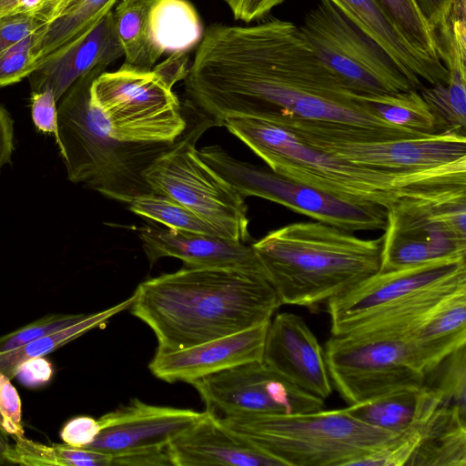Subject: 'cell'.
<instances>
[{
  "label": "cell",
  "mask_w": 466,
  "mask_h": 466,
  "mask_svg": "<svg viewBox=\"0 0 466 466\" xmlns=\"http://www.w3.org/2000/svg\"><path fill=\"white\" fill-rule=\"evenodd\" d=\"M9 445L6 433L0 427V465L5 464V452Z\"/></svg>",
  "instance_id": "cell-51"
},
{
  "label": "cell",
  "mask_w": 466,
  "mask_h": 466,
  "mask_svg": "<svg viewBox=\"0 0 466 466\" xmlns=\"http://www.w3.org/2000/svg\"><path fill=\"white\" fill-rule=\"evenodd\" d=\"M111 465L164 466L172 463L167 448L114 455Z\"/></svg>",
  "instance_id": "cell-47"
},
{
  "label": "cell",
  "mask_w": 466,
  "mask_h": 466,
  "mask_svg": "<svg viewBox=\"0 0 466 466\" xmlns=\"http://www.w3.org/2000/svg\"><path fill=\"white\" fill-rule=\"evenodd\" d=\"M167 452L172 466H282L207 410L168 444Z\"/></svg>",
  "instance_id": "cell-21"
},
{
  "label": "cell",
  "mask_w": 466,
  "mask_h": 466,
  "mask_svg": "<svg viewBox=\"0 0 466 466\" xmlns=\"http://www.w3.org/2000/svg\"><path fill=\"white\" fill-rule=\"evenodd\" d=\"M198 154L244 198H262L350 232L386 228L387 209L379 205L331 195L279 174L268 167L237 159L218 145L204 147Z\"/></svg>",
  "instance_id": "cell-11"
},
{
  "label": "cell",
  "mask_w": 466,
  "mask_h": 466,
  "mask_svg": "<svg viewBox=\"0 0 466 466\" xmlns=\"http://www.w3.org/2000/svg\"><path fill=\"white\" fill-rule=\"evenodd\" d=\"M262 362L309 394L322 400L331 394L324 350L299 315L284 312L270 319Z\"/></svg>",
  "instance_id": "cell-17"
},
{
  "label": "cell",
  "mask_w": 466,
  "mask_h": 466,
  "mask_svg": "<svg viewBox=\"0 0 466 466\" xmlns=\"http://www.w3.org/2000/svg\"><path fill=\"white\" fill-rule=\"evenodd\" d=\"M85 314H47L18 329L0 337V353L6 352L46 334L58 330L81 319Z\"/></svg>",
  "instance_id": "cell-38"
},
{
  "label": "cell",
  "mask_w": 466,
  "mask_h": 466,
  "mask_svg": "<svg viewBox=\"0 0 466 466\" xmlns=\"http://www.w3.org/2000/svg\"><path fill=\"white\" fill-rule=\"evenodd\" d=\"M133 295L127 300L107 309L85 314L78 320L15 350L0 353V371L10 380L15 378L19 368L28 360L45 357L86 332L105 325L114 315L128 309Z\"/></svg>",
  "instance_id": "cell-29"
},
{
  "label": "cell",
  "mask_w": 466,
  "mask_h": 466,
  "mask_svg": "<svg viewBox=\"0 0 466 466\" xmlns=\"http://www.w3.org/2000/svg\"><path fill=\"white\" fill-rule=\"evenodd\" d=\"M149 25L163 54L187 53L200 43L204 34L199 15L187 0H156Z\"/></svg>",
  "instance_id": "cell-28"
},
{
  "label": "cell",
  "mask_w": 466,
  "mask_h": 466,
  "mask_svg": "<svg viewBox=\"0 0 466 466\" xmlns=\"http://www.w3.org/2000/svg\"><path fill=\"white\" fill-rule=\"evenodd\" d=\"M462 269H466V257L379 271L327 302L331 334H343L364 317Z\"/></svg>",
  "instance_id": "cell-15"
},
{
  "label": "cell",
  "mask_w": 466,
  "mask_h": 466,
  "mask_svg": "<svg viewBox=\"0 0 466 466\" xmlns=\"http://www.w3.org/2000/svg\"><path fill=\"white\" fill-rule=\"evenodd\" d=\"M117 0H77L56 20L35 34L34 71L57 59L81 41L112 10Z\"/></svg>",
  "instance_id": "cell-26"
},
{
  "label": "cell",
  "mask_w": 466,
  "mask_h": 466,
  "mask_svg": "<svg viewBox=\"0 0 466 466\" xmlns=\"http://www.w3.org/2000/svg\"><path fill=\"white\" fill-rule=\"evenodd\" d=\"M4 456L6 463L26 466H110L112 455L90 449L75 448L66 443L45 444L13 436Z\"/></svg>",
  "instance_id": "cell-30"
},
{
  "label": "cell",
  "mask_w": 466,
  "mask_h": 466,
  "mask_svg": "<svg viewBox=\"0 0 466 466\" xmlns=\"http://www.w3.org/2000/svg\"><path fill=\"white\" fill-rule=\"evenodd\" d=\"M213 121L200 118L145 171L154 193L168 197L194 212L223 238L250 240L245 198L199 156L196 144Z\"/></svg>",
  "instance_id": "cell-7"
},
{
  "label": "cell",
  "mask_w": 466,
  "mask_h": 466,
  "mask_svg": "<svg viewBox=\"0 0 466 466\" xmlns=\"http://www.w3.org/2000/svg\"><path fill=\"white\" fill-rule=\"evenodd\" d=\"M184 86L191 106L218 127L228 116H248L345 129L363 141L425 135L378 116L324 66L295 24L277 17L251 26L209 25Z\"/></svg>",
  "instance_id": "cell-1"
},
{
  "label": "cell",
  "mask_w": 466,
  "mask_h": 466,
  "mask_svg": "<svg viewBox=\"0 0 466 466\" xmlns=\"http://www.w3.org/2000/svg\"><path fill=\"white\" fill-rule=\"evenodd\" d=\"M155 1L121 0L113 12L125 63L138 69L151 70L163 55L153 39L149 25Z\"/></svg>",
  "instance_id": "cell-27"
},
{
  "label": "cell",
  "mask_w": 466,
  "mask_h": 466,
  "mask_svg": "<svg viewBox=\"0 0 466 466\" xmlns=\"http://www.w3.org/2000/svg\"><path fill=\"white\" fill-rule=\"evenodd\" d=\"M398 64L413 87L446 85L449 72L420 51L404 35L380 0H329Z\"/></svg>",
  "instance_id": "cell-20"
},
{
  "label": "cell",
  "mask_w": 466,
  "mask_h": 466,
  "mask_svg": "<svg viewBox=\"0 0 466 466\" xmlns=\"http://www.w3.org/2000/svg\"><path fill=\"white\" fill-rule=\"evenodd\" d=\"M324 353L331 384L349 405L424 384L405 337L331 335Z\"/></svg>",
  "instance_id": "cell-12"
},
{
  "label": "cell",
  "mask_w": 466,
  "mask_h": 466,
  "mask_svg": "<svg viewBox=\"0 0 466 466\" xmlns=\"http://www.w3.org/2000/svg\"><path fill=\"white\" fill-rule=\"evenodd\" d=\"M101 431L98 420L89 416H76L63 426L60 438L75 448H86Z\"/></svg>",
  "instance_id": "cell-43"
},
{
  "label": "cell",
  "mask_w": 466,
  "mask_h": 466,
  "mask_svg": "<svg viewBox=\"0 0 466 466\" xmlns=\"http://www.w3.org/2000/svg\"><path fill=\"white\" fill-rule=\"evenodd\" d=\"M398 26L420 51L442 63L435 35L416 0H380Z\"/></svg>",
  "instance_id": "cell-36"
},
{
  "label": "cell",
  "mask_w": 466,
  "mask_h": 466,
  "mask_svg": "<svg viewBox=\"0 0 466 466\" xmlns=\"http://www.w3.org/2000/svg\"><path fill=\"white\" fill-rule=\"evenodd\" d=\"M76 1L77 0H52L48 15V24L58 18L66 8H68Z\"/></svg>",
  "instance_id": "cell-50"
},
{
  "label": "cell",
  "mask_w": 466,
  "mask_h": 466,
  "mask_svg": "<svg viewBox=\"0 0 466 466\" xmlns=\"http://www.w3.org/2000/svg\"><path fill=\"white\" fill-rule=\"evenodd\" d=\"M106 69L96 67L81 76L58 100V149L70 182L128 204L154 193L145 171L173 143H130L111 136L90 97L94 79Z\"/></svg>",
  "instance_id": "cell-5"
},
{
  "label": "cell",
  "mask_w": 466,
  "mask_h": 466,
  "mask_svg": "<svg viewBox=\"0 0 466 466\" xmlns=\"http://www.w3.org/2000/svg\"><path fill=\"white\" fill-rule=\"evenodd\" d=\"M188 56L186 52L170 54L169 57L155 66L151 70L169 87L187 75Z\"/></svg>",
  "instance_id": "cell-45"
},
{
  "label": "cell",
  "mask_w": 466,
  "mask_h": 466,
  "mask_svg": "<svg viewBox=\"0 0 466 466\" xmlns=\"http://www.w3.org/2000/svg\"><path fill=\"white\" fill-rule=\"evenodd\" d=\"M284 129L316 149L375 170L395 173L466 171V136L457 131L361 141L303 127Z\"/></svg>",
  "instance_id": "cell-13"
},
{
  "label": "cell",
  "mask_w": 466,
  "mask_h": 466,
  "mask_svg": "<svg viewBox=\"0 0 466 466\" xmlns=\"http://www.w3.org/2000/svg\"><path fill=\"white\" fill-rule=\"evenodd\" d=\"M382 237L366 239L321 222H297L251 244L281 304L315 307L379 272Z\"/></svg>",
  "instance_id": "cell-3"
},
{
  "label": "cell",
  "mask_w": 466,
  "mask_h": 466,
  "mask_svg": "<svg viewBox=\"0 0 466 466\" xmlns=\"http://www.w3.org/2000/svg\"><path fill=\"white\" fill-rule=\"evenodd\" d=\"M421 388L395 390L370 400L349 405L346 410L360 421L399 434L412 422Z\"/></svg>",
  "instance_id": "cell-32"
},
{
  "label": "cell",
  "mask_w": 466,
  "mask_h": 466,
  "mask_svg": "<svg viewBox=\"0 0 466 466\" xmlns=\"http://www.w3.org/2000/svg\"><path fill=\"white\" fill-rule=\"evenodd\" d=\"M383 231L380 272L466 257V185L398 198Z\"/></svg>",
  "instance_id": "cell-8"
},
{
  "label": "cell",
  "mask_w": 466,
  "mask_h": 466,
  "mask_svg": "<svg viewBox=\"0 0 466 466\" xmlns=\"http://www.w3.org/2000/svg\"><path fill=\"white\" fill-rule=\"evenodd\" d=\"M14 149V121L8 111L0 105V171L10 162Z\"/></svg>",
  "instance_id": "cell-49"
},
{
  "label": "cell",
  "mask_w": 466,
  "mask_h": 466,
  "mask_svg": "<svg viewBox=\"0 0 466 466\" xmlns=\"http://www.w3.org/2000/svg\"><path fill=\"white\" fill-rule=\"evenodd\" d=\"M128 208L134 214L168 228L221 237L194 212L163 195L149 193L138 196L128 203Z\"/></svg>",
  "instance_id": "cell-34"
},
{
  "label": "cell",
  "mask_w": 466,
  "mask_h": 466,
  "mask_svg": "<svg viewBox=\"0 0 466 466\" xmlns=\"http://www.w3.org/2000/svg\"><path fill=\"white\" fill-rule=\"evenodd\" d=\"M415 419L420 441L407 465H466V412L428 391L420 398Z\"/></svg>",
  "instance_id": "cell-23"
},
{
  "label": "cell",
  "mask_w": 466,
  "mask_h": 466,
  "mask_svg": "<svg viewBox=\"0 0 466 466\" xmlns=\"http://www.w3.org/2000/svg\"><path fill=\"white\" fill-rule=\"evenodd\" d=\"M122 56L111 10L81 41L28 76L31 92L49 90L58 102L81 76L96 67L106 68Z\"/></svg>",
  "instance_id": "cell-22"
},
{
  "label": "cell",
  "mask_w": 466,
  "mask_h": 466,
  "mask_svg": "<svg viewBox=\"0 0 466 466\" xmlns=\"http://www.w3.org/2000/svg\"><path fill=\"white\" fill-rule=\"evenodd\" d=\"M360 96L378 116L391 125L419 134L438 133L433 114L416 89Z\"/></svg>",
  "instance_id": "cell-31"
},
{
  "label": "cell",
  "mask_w": 466,
  "mask_h": 466,
  "mask_svg": "<svg viewBox=\"0 0 466 466\" xmlns=\"http://www.w3.org/2000/svg\"><path fill=\"white\" fill-rule=\"evenodd\" d=\"M420 93L436 119L438 133L466 134V72L450 71L446 85L423 86Z\"/></svg>",
  "instance_id": "cell-33"
},
{
  "label": "cell",
  "mask_w": 466,
  "mask_h": 466,
  "mask_svg": "<svg viewBox=\"0 0 466 466\" xmlns=\"http://www.w3.org/2000/svg\"><path fill=\"white\" fill-rule=\"evenodd\" d=\"M218 420L282 466H352L397 435L360 421L346 409Z\"/></svg>",
  "instance_id": "cell-6"
},
{
  "label": "cell",
  "mask_w": 466,
  "mask_h": 466,
  "mask_svg": "<svg viewBox=\"0 0 466 466\" xmlns=\"http://www.w3.org/2000/svg\"><path fill=\"white\" fill-rule=\"evenodd\" d=\"M280 305L266 273L186 267L140 283L129 309L171 352L269 322Z\"/></svg>",
  "instance_id": "cell-2"
},
{
  "label": "cell",
  "mask_w": 466,
  "mask_h": 466,
  "mask_svg": "<svg viewBox=\"0 0 466 466\" xmlns=\"http://www.w3.org/2000/svg\"><path fill=\"white\" fill-rule=\"evenodd\" d=\"M420 441V427L416 420L380 448L359 459L354 465L401 466L407 465Z\"/></svg>",
  "instance_id": "cell-37"
},
{
  "label": "cell",
  "mask_w": 466,
  "mask_h": 466,
  "mask_svg": "<svg viewBox=\"0 0 466 466\" xmlns=\"http://www.w3.org/2000/svg\"><path fill=\"white\" fill-rule=\"evenodd\" d=\"M52 375V364L44 357H38L25 361L15 377L26 387H38L48 382Z\"/></svg>",
  "instance_id": "cell-46"
},
{
  "label": "cell",
  "mask_w": 466,
  "mask_h": 466,
  "mask_svg": "<svg viewBox=\"0 0 466 466\" xmlns=\"http://www.w3.org/2000/svg\"><path fill=\"white\" fill-rule=\"evenodd\" d=\"M31 116L36 129L43 134L55 137L57 147L60 144L57 125V102L49 90L31 92Z\"/></svg>",
  "instance_id": "cell-42"
},
{
  "label": "cell",
  "mask_w": 466,
  "mask_h": 466,
  "mask_svg": "<svg viewBox=\"0 0 466 466\" xmlns=\"http://www.w3.org/2000/svg\"><path fill=\"white\" fill-rule=\"evenodd\" d=\"M285 0H225L235 19L249 23L264 18Z\"/></svg>",
  "instance_id": "cell-44"
},
{
  "label": "cell",
  "mask_w": 466,
  "mask_h": 466,
  "mask_svg": "<svg viewBox=\"0 0 466 466\" xmlns=\"http://www.w3.org/2000/svg\"><path fill=\"white\" fill-rule=\"evenodd\" d=\"M43 14H22L0 22V52L46 26Z\"/></svg>",
  "instance_id": "cell-41"
},
{
  "label": "cell",
  "mask_w": 466,
  "mask_h": 466,
  "mask_svg": "<svg viewBox=\"0 0 466 466\" xmlns=\"http://www.w3.org/2000/svg\"><path fill=\"white\" fill-rule=\"evenodd\" d=\"M138 237L151 264L171 257L182 260L188 268L266 273L254 248L246 243L153 224L140 228Z\"/></svg>",
  "instance_id": "cell-19"
},
{
  "label": "cell",
  "mask_w": 466,
  "mask_h": 466,
  "mask_svg": "<svg viewBox=\"0 0 466 466\" xmlns=\"http://www.w3.org/2000/svg\"><path fill=\"white\" fill-rule=\"evenodd\" d=\"M222 126L273 171L349 200L389 208L398 198L466 185L465 171L395 173L375 170L316 149L286 129L248 116H228Z\"/></svg>",
  "instance_id": "cell-4"
},
{
  "label": "cell",
  "mask_w": 466,
  "mask_h": 466,
  "mask_svg": "<svg viewBox=\"0 0 466 466\" xmlns=\"http://www.w3.org/2000/svg\"><path fill=\"white\" fill-rule=\"evenodd\" d=\"M51 0H0V22L22 14H45Z\"/></svg>",
  "instance_id": "cell-48"
},
{
  "label": "cell",
  "mask_w": 466,
  "mask_h": 466,
  "mask_svg": "<svg viewBox=\"0 0 466 466\" xmlns=\"http://www.w3.org/2000/svg\"><path fill=\"white\" fill-rule=\"evenodd\" d=\"M90 97L121 141L172 144L187 127L178 97L152 70L124 63L104 71L94 79Z\"/></svg>",
  "instance_id": "cell-9"
},
{
  "label": "cell",
  "mask_w": 466,
  "mask_h": 466,
  "mask_svg": "<svg viewBox=\"0 0 466 466\" xmlns=\"http://www.w3.org/2000/svg\"><path fill=\"white\" fill-rule=\"evenodd\" d=\"M205 411L156 406L137 399L101 416V431L86 448L112 456L167 449Z\"/></svg>",
  "instance_id": "cell-16"
},
{
  "label": "cell",
  "mask_w": 466,
  "mask_h": 466,
  "mask_svg": "<svg viewBox=\"0 0 466 466\" xmlns=\"http://www.w3.org/2000/svg\"><path fill=\"white\" fill-rule=\"evenodd\" d=\"M405 338L425 376L466 345V288L442 299Z\"/></svg>",
  "instance_id": "cell-24"
},
{
  "label": "cell",
  "mask_w": 466,
  "mask_h": 466,
  "mask_svg": "<svg viewBox=\"0 0 466 466\" xmlns=\"http://www.w3.org/2000/svg\"><path fill=\"white\" fill-rule=\"evenodd\" d=\"M298 31L324 66L358 94L415 89L391 56L329 0H319Z\"/></svg>",
  "instance_id": "cell-10"
},
{
  "label": "cell",
  "mask_w": 466,
  "mask_h": 466,
  "mask_svg": "<svg viewBox=\"0 0 466 466\" xmlns=\"http://www.w3.org/2000/svg\"><path fill=\"white\" fill-rule=\"evenodd\" d=\"M442 400L466 412V345L451 353L425 376L424 384Z\"/></svg>",
  "instance_id": "cell-35"
},
{
  "label": "cell",
  "mask_w": 466,
  "mask_h": 466,
  "mask_svg": "<svg viewBox=\"0 0 466 466\" xmlns=\"http://www.w3.org/2000/svg\"><path fill=\"white\" fill-rule=\"evenodd\" d=\"M464 288L466 269L380 309L343 334L405 337L442 299Z\"/></svg>",
  "instance_id": "cell-25"
},
{
  "label": "cell",
  "mask_w": 466,
  "mask_h": 466,
  "mask_svg": "<svg viewBox=\"0 0 466 466\" xmlns=\"http://www.w3.org/2000/svg\"><path fill=\"white\" fill-rule=\"evenodd\" d=\"M0 427L13 436L25 435L21 399L11 380L0 371Z\"/></svg>",
  "instance_id": "cell-40"
},
{
  "label": "cell",
  "mask_w": 466,
  "mask_h": 466,
  "mask_svg": "<svg viewBox=\"0 0 466 466\" xmlns=\"http://www.w3.org/2000/svg\"><path fill=\"white\" fill-rule=\"evenodd\" d=\"M269 322L171 352H157L149 362L152 374L173 383H193L208 375L251 361H262Z\"/></svg>",
  "instance_id": "cell-18"
},
{
  "label": "cell",
  "mask_w": 466,
  "mask_h": 466,
  "mask_svg": "<svg viewBox=\"0 0 466 466\" xmlns=\"http://www.w3.org/2000/svg\"><path fill=\"white\" fill-rule=\"evenodd\" d=\"M35 34L0 52V88L15 84L34 72Z\"/></svg>",
  "instance_id": "cell-39"
},
{
  "label": "cell",
  "mask_w": 466,
  "mask_h": 466,
  "mask_svg": "<svg viewBox=\"0 0 466 466\" xmlns=\"http://www.w3.org/2000/svg\"><path fill=\"white\" fill-rule=\"evenodd\" d=\"M218 419L294 414L323 410L324 400L309 394L262 361H251L191 383Z\"/></svg>",
  "instance_id": "cell-14"
}]
</instances>
